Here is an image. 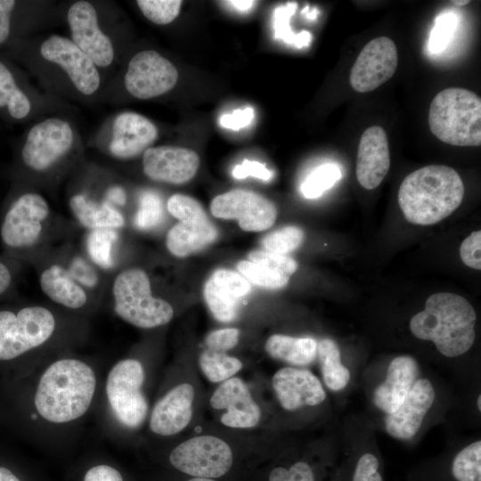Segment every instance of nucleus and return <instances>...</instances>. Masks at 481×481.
I'll return each instance as SVG.
<instances>
[{
	"label": "nucleus",
	"mask_w": 481,
	"mask_h": 481,
	"mask_svg": "<svg viewBox=\"0 0 481 481\" xmlns=\"http://www.w3.org/2000/svg\"><path fill=\"white\" fill-rule=\"evenodd\" d=\"M97 387L98 377L90 363L71 356L57 358L38 375L33 417L48 427L69 426L89 412Z\"/></svg>",
	"instance_id": "1"
},
{
	"label": "nucleus",
	"mask_w": 481,
	"mask_h": 481,
	"mask_svg": "<svg viewBox=\"0 0 481 481\" xmlns=\"http://www.w3.org/2000/svg\"><path fill=\"white\" fill-rule=\"evenodd\" d=\"M463 196V182L452 167L430 165L405 176L399 187L398 203L408 222L430 225L455 211Z\"/></svg>",
	"instance_id": "2"
},
{
	"label": "nucleus",
	"mask_w": 481,
	"mask_h": 481,
	"mask_svg": "<svg viewBox=\"0 0 481 481\" xmlns=\"http://www.w3.org/2000/svg\"><path fill=\"white\" fill-rule=\"evenodd\" d=\"M476 321V311L467 299L439 292L431 295L424 310L412 318L410 329L416 338L431 340L442 355L456 357L472 346Z\"/></svg>",
	"instance_id": "3"
},
{
	"label": "nucleus",
	"mask_w": 481,
	"mask_h": 481,
	"mask_svg": "<svg viewBox=\"0 0 481 481\" xmlns=\"http://www.w3.org/2000/svg\"><path fill=\"white\" fill-rule=\"evenodd\" d=\"M431 133L454 146L481 144V99L470 90L450 87L433 98L428 116Z\"/></svg>",
	"instance_id": "4"
},
{
	"label": "nucleus",
	"mask_w": 481,
	"mask_h": 481,
	"mask_svg": "<svg viewBox=\"0 0 481 481\" xmlns=\"http://www.w3.org/2000/svg\"><path fill=\"white\" fill-rule=\"evenodd\" d=\"M111 292L115 314L135 327L163 326L174 316L172 306L152 295L150 278L143 269L128 268L118 273Z\"/></svg>",
	"instance_id": "5"
},
{
	"label": "nucleus",
	"mask_w": 481,
	"mask_h": 481,
	"mask_svg": "<svg viewBox=\"0 0 481 481\" xmlns=\"http://www.w3.org/2000/svg\"><path fill=\"white\" fill-rule=\"evenodd\" d=\"M145 371L135 358H124L109 370L104 381V397L111 420L126 429H135L145 421L148 401L143 392Z\"/></svg>",
	"instance_id": "6"
},
{
	"label": "nucleus",
	"mask_w": 481,
	"mask_h": 481,
	"mask_svg": "<svg viewBox=\"0 0 481 481\" xmlns=\"http://www.w3.org/2000/svg\"><path fill=\"white\" fill-rule=\"evenodd\" d=\"M56 328V317L45 306H25L17 313L0 311V361H11L44 346Z\"/></svg>",
	"instance_id": "7"
},
{
	"label": "nucleus",
	"mask_w": 481,
	"mask_h": 481,
	"mask_svg": "<svg viewBox=\"0 0 481 481\" xmlns=\"http://www.w3.org/2000/svg\"><path fill=\"white\" fill-rule=\"evenodd\" d=\"M174 468L194 477L216 478L226 474L232 465V452L222 439L198 436L188 439L169 454Z\"/></svg>",
	"instance_id": "8"
},
{
	"label": "nucleus",
	"mask_w": 481,
	"mask_h": 481,
	"mask_svg": "<svg viewBox=\"0 0 481 481\" xmlns=\"http://www.w3.org/2000/svg\"><path fill=\"white\" fill-rule=\"evenodd\" d=\"M210 211L217 218L237 220L246 232L267 230L277 217V208L270 200L241 189L216 196L210 203Z\"/></svg>",
	"instance_id": "9"
},
{
	"label": "nucleus",
	"mask_w": 481,
	"mask_h": 481,
	"mask_svg": "<svg viewBox=\"0 0 481 481\" xmlns=\"http://www.w3.org/2000/svg\"><path fill=\"white\" fill-rule=\"evenodd\" d=\"M43 196L29 192L19 197L7 211L1 225V238L11 248L24 249L37 244L49 216Z\"/></svg>",
	"instance_id": "10"
},
{
	"label": "nucleus",
	"mask_w": 481,
	"mask_h": 481,
	"mask_svg": "<svg viewBox=\"0 0 481 481\" xmlns=\"http://www.w3.org/2000/svg\"><path fill=\"white\" fill-rule=\"evenodd\" d=\"M177 78L178 72L170 61L155 51H142L128 63L125 86L132 96L145 100L170 91Z\"/></svg>",
	"instance_id": "11"
},
{
	"label": "nucleus",
	"mask_w": 481,
	"mask_h": 481,
	"mask_svg": "<svg viewBox=\"0 0 481 481\" xmlns=\"http://www.w3.org/2000/svg\"><path fill=\"white\" fill-rule=\"evenodd\" d=\"M73 131L62 119L51 118L35 125L22 148V159L33 170L45 171L71 148Z\"/></svg>",
	"instance_id": "12"
},
{
	"label": "nucleus",
	"mask_w": 481,
	"mask_h": 481,
	"mask_svg": "<svg viewBox=\"0 0 481 481\" xmlns=\"http://www.w3.org/2000/svg\"><path fill=\"white\" fill-rule=\"evenodd\" d=\"M398 65V52L387 37L368 42L356 58L349 75V82L358 93H368L390 79Z\"/></svg>",
	"instance_id": "13"
},
{
	"label": "nucleus",
	"mask_w": 481,
	"mask_h": 481,
	"mask_svg": "<svg viewBox=\"0 0 481 481\" xmlns=\"http://www.w3.org/2000/svg\"><path fill=\"white\" fill-rule=\"evenodd\" d=\"M40 53L46 61L61 66L82 94L90 95L99 88L101 78L96 65L72 40L53 35L43 42Z\"/></svg>",
	"instance_id": "14"
},
{
	"label": "nucleus",
	"mask_w": 481,
	"mask_h": 481,
	"mask_svg": "<svg viewBox=\"0 0 481 481\" xmlns=\"http://www.w3.org/2000/svg\"><path fill=\"white\" fill-rule=\"evenodd\" d=\"M72 41L99 67L109 66L114 58L112 43L100 29L96 10L87 1H77L68 10Z\"/></svg>",
	"instance_id": "15"
},
{
	"label": "nucleus",
	"mask_w": 481,
	"mask_h": 481,
	"mask_svg": "<svg viewBox=\"0 0 481 481\" xmlns=\"http://www.w3.org/2000/svg\"><path fill=\"white\" fill-rule=\"evenodd\" d=\"M199 166V155L187 148L150 147L143 152V172L153 181L182 184L194 177Z\"/></svg>",
	"instance_id": "16"
},
{
	"label": "nucleus",
	"mask_w": 481,
	"mask_h": 481,
	"mask_svg": "<svg viewBox=\"0 0 481 481\" xmlns=\"http://www.w3.org/2000/svg\"><path fill=\"white\" fill-rule=\"evenodd\" d=\"M250 291V283L241 274L220 268L206 281L203 296L213 316L221 322H230L236 318L240 304Z\"/></svg>",
	"instance_id": "17"
},
{
	"label": "nucleus",
	"mask_w": 481,
	"mask_h": 481,
	"mask_svg": "<svg viewBox=\"0 0 481 481\" xmlns=\"http://www.w3.org/2000/svg\"><path fill=\"white\" fill-rule=\"evenodd\" d=\"M210 405L216 410H226L220 420L230 428H253L261 418V410L247 385L236 377L224 380L216 388L210 398Z\"/></svg>",
	"instance_id": "18"
},
{
	"label": "nucleus",
	"mask_w": 481,
	"mask_h": 481,
	"mask_svg": "<svg viewBox=\"0 0 481 481\" xmlns=\"http://www.w3.org/2000/svg\"><path fill=\"white\" fill-rule=\"evenodd\" d=\"M355 174L358 183L366 190L378 187L390 167L387 136L379 126L363 131L358 144Z\"/></svg>",
	"instance_id": "19"
},
{
	"label": "nucleus",
	"mask_w": 481,
	"mask_h": 481,
	"mask_svg": "<svg viewBox=\"0 0 481 481\" xmlns=\"http://www.w3.org/2000/svg\"><path fill=\"white\" fill-rule=\"evenodd\" d=\"M272 384L281 405L288 411L315 406L326 398L320 380L308 370L282 368L275 372Z\"/></svg>",
	"instance_id": "20"
},
{
	"label": "nucleus",
	"mask_w": 481,
	"mask_h": 481,
	"mask_svg": "<svg viewBox=\"0 0 481 481\" xmlns=\"http://www.w3.org/2000/svg\"><path fill=\"white\" fill-rule=\"evenodd\" d=\"M435 389L427 379H417L402 404L385 418V428L393 437L410 439L420 429L435 401Z\"/></svg>",
	"instance_id": "21"
},
{
	"label": "nucleus",
	"mask_w": 481,
	"mask_h": 481,
	"mask_svg": "<svg viewBox=\"0 0 481 481\" xmlns=\"http://www.w3.org/2000/svg\"><path fill=\"white\" fill-rule=\"evenodd\" d=\"M193 399L194 388L189 383L168 390L152 408L149 420L151 432L162 436L181 432L192 420Z\"/></svg>",
	"instance_id": "22"
},
{
	"label": "nucleus",
	"mask_w": 481,
	"mask_h": 481,
	"mask_svg": "<svg viewBox=\"0 0 481 481\" xmlns=\"http://www.w3.org/2000/svg\"><path fill=\"white\" fill-rule=\"evenodd\" d=\"M158 136L156 126L144 116L125 111L113 122L110 153L118 159H131L144 152Z\"/></svg>",
	"instance_id": "23"
},
{
	"label": "nucleus",
	"mask_w": 481,
	"mask_h": 481,
	"mask_svg": "<svg viewBox=\"0 0 481 481\" xmlns=\"http://www.w3.org/2000/svg\"><path fill=\"white\" fill-rule=\"evenodd\" d=\"M419 368L411 356H398L391 361L385 381L374 391L373 403L387 414L394 412L410 392Z\"/></svg>",
	"instance_id": "24"
},
{
	"label": "nucleus",
	"mask_w": 481,
	"mask_h": 481,
	"mask_svg": "<svg viewBox=\"0 0 481 481\" xmlns=\"http://www.w3.org/2000/svg\"><path fill=\"white\" fill-rule=\"evenodd\" d=\"M218 231L208 216L179 221L167 233V250L176 257H186L213 243Z\"/></svg>",
	"instance_id": "25"
},
{
	"label": "nucleus",
	"mask_w": 481,
	"mask_h": 481,
	"mask_svg": "<svg viewBox=\"0 0 481 481\" xmlns=\"http://www.w3.org/2000/svg\"><path fill=\"white\" fill-rule=\"evenodd\" d=\"M39 284L49 299L67 309L80 310L87 304L86 291L61 265L53 264L45 268L40 275Z\"/></svg>",
	"instance_id": "26"
},
{
	"label": "nucleus",
	"mask_w": 481,
	"mask_h": 481,
	"mask_svg": "<svg viewBox=\"0 0 481 481\" xmlns=\"http://www.w3.org/2000/svg\"><path fill=\"white\" fill-rule=\"evenodd\" d=\"M69 205L77 221L90 231L116 230L125 224L123 215L107 202L98 203L83 194H76L70 198Z\"/></svg>",
	"instance_id": "27"
},
{
	"label": "nucleus",
	"mask_w": 481,
	"mask_h": 481,
	"mask_svg": "<svg viewBox=\"0 0 481 481\" xmlns=\"http://www.w3.org/2000/svg\"><path fill=\"white\" fill-rule=\"evenodd\" d=\"M265 348L274 359L297 366H306L313 363L316 357L317 341L312 338L274 334L269 337Z\"/></svg>",
	"instance_id": "28"
},
{
	"label": "nucleus",
	"mask_w": 481,
	"mask_h": 481,
	"mask_svg": "<svg viewBox=\"0 0 481 481\" xmlns=\"http://www.w3.org/2000/svg\"><path fill=\"white\" fill-rule=\"evenodd\" d=\"M322 378L326 386L333 391L343 389L350 379V371L341 363L337 344L323 338L317 342V355Z\"/></svg>",
	"instance_id": "29"
},
{
	"label": "nucleus",
	"mask_w": 481,
	"mask_h": 481,
	"mask_svg": "<svg viewBox=\"0 0 481 481\" xmlns=\"http://www.w3.org/2000/svg\"><path fill=\"white\" fill-rule=\"evenodd\" d=\"M118 239L116 230L98 229L89 232L86 245L90 260L102 269L114 265V245Z\"/></svg>",
	"instance_id": "30"
},
{
	"label": "nucleus",
	"mask_w": 481,
	"mask_h": 481,
	"mask_svg": "<svg viewBox=\"0 0 481 481\" xmlns=\"http://www.w3.org/2000/svg\"><path fill=\"white\" fill-rule=\"evenodd\" d=\"M199 363L204 375L215 383L224 382L242 368V363L238 358L210 349L201 353Z\"/></svg>",
	"instance_id": "31"
},
{
	"label": "nucleus",
	"mask_w": 481,
	"mask_h": 481,
	"mask_svg": "<svg viewBox=\"0 0 481 481\" xmlns=\"http://www.w3.org/2000/svg\"><path fill=\"white\" fill-rule=\"evenodd\" d=\"M6 106L10 115L23 118L30 111V102L17 86L9 69L0 61V108Z\"/></svg>",
	"instance_id": "32"
},
{
	"label": "nucleus",
	"mask_w": 481,
	"mask_h": 481,
	"mask_svg": "<svg viewBox=\"0 0 481 481\" xmlns=\"http://www.w3.org/2000/svg\"><path fill=\"white\" fill-rule=\"evenodd\" d=\"M297 9L296 3H288L278 6L273 16V27L274 37L283 42L293 45L298 48L306 46L312 39V35L307 31L295 34L290 28L289 20Z\"/></svg>",
	"instance_id": "33"
},
{
	"label": "nucleus",
	"mask_w": 481,
	"mask_h": 481,
	"mask_svg": "<svg viewBox=\"0 0 481 481\" xmlns=\"http://www.w3.org/2000/svg\"><path fill=\"white\" fill-rule=\"evenodd\" d=\"M452 472L457 481H481V442L476 441L455 456Z\"/></svg>",
	"instance_id": "34"
},
{
	"label": "nucleus",
	"mask_w": 481,
	"mask_h": 481,
	"mask_svg": "<svg viewBox=\"0 0 481 481\" xmlns=\"http://www.w3.org/2000/svg\"><path fill=\"white\" fill-rule=\"evenodd\" d=\"M239 273L249 282L267 289H278L287 286L289 276L249 260H241L237 264Z\"/></svg>",
	"instance_id": "35"
},
{
	"label": "nucleus",
	"mask_w": 481,
	"mask_h": 481,
	"mask_svg": "<svg viewBox=\"0 0 481 481\" xmlns=\"http://www.w3.org/2000/svg\"><path fill=\"white\" fill-rule=\"evenodd\" d=\"M342 173L334 163H325L316 167L302 183L300 190L306 199H316L326 190L332 187L340 178Z\"/></svg>",
	"instance_id": "36"
},
{
	"label": "nucleus",
	"mask_w": 481,
	"mask_h": 481,
	"mask_svg": "<svg viewBox=\"0 0 481 481\" xmlns=\"http://www.w3.org/2000/svg\"><path fill=\"white\" fill-rule=\"evenodd\" d=\"M301 228L288 225L266 234L262 240L263 250L287 255L297 249L304 240Z\"/></svg>",
	"instance_id": "37"
},
{
	"label": "nucleus",
	"mask_w": 481,
	"mask_h": 481,
	"mask_svg": "<svg viewBox=\"0 0 481 481\" xmlns=\"http://www.w3.org/2000/svg\"><path fill=\"white\" fill-rule=\"evenodd\" d=\"M163 216L160 197L153 192H144L139 199V208L134 223L140 230H149L156 226Z\"/></svg>",
	"instance_id": "38"
},
{
	"label": "nucleus",
	"mask_w": 481,
	"mask_h": 481,
	"mask_svg": "<svg viewBox=\"0 0 481 481\" xmlns=\"http://www.w3.org/2000/svg\"><path fill=\"white\" fill-rule=\"evenodd\" d=\"M136 3L148 20L159 25L172 22L182 5L179 0H139Z\"/></svg>",
	"instance_id": "39"
},
{
	"label": "nucleus",
	"mask_w": 481,
	"mask_h": 481,
	"mask_svg": "<svg viewBox=\"0 0 481 481\" xmlns=\"http://www.w3.org/2000/svg\"><path fill=\"white\" fill-rule=\"evenodd\" d=\"M167 211L178 221L206 216L201 204L192 197L184 194H174L167 202Z\"/></svg>",
	"instance_id": "40"
},
{
	"label": "nucleus",
	"mask_w": 481,
	"mask_h": 481,
	"mask_svg": "<svg viewBox=\"0 0 481 481\" xmlns=\"http://www.w3.org/2000/svg\"><path fill=\"white\" fill-rule=\"evenodd\" d=\"M248 260L291 276L298 269V263L287 255L275 254L265 250H252L248 254Z\"/></svg>",
	"instance_id": "41"
},
{
	"label": "nucleus",
	"mask_w": 481,
	"mask_h": 481,
	"mask_svg": "<svg viewBox=\"0 0 481 481\" xmlns=\"http://www.w3.org/2000/svg\"><path fill=\"white\" fill-rule=\"evenodd\" d=\"M456 18L451 13H441L436 20V25L429 39V48L433 52L443 51L449 43L455 28Z\"/></svg>",
	"instance_id": "42"
},
{
	"label": "nucleus",
	"mask_w": 481,
	"mask_h": 481,
	"mask_svg": "<svg viewBox=\"0 0 481 481\" xmlns=\"http://www.w3.org/2000/svg\"><path fill=\"white\" fill-rule=\"evenodd\" d=\"M66 268L72 278L84 289H94L99 284L96 269L80 256L72 257Z\"/></svg>",
	"instance_id": "43"
},
{
	"label": "nucleus",
	"mask_w": 481,
	"mask_h": 481,
	"mask_svg": "<svg viewBox=\"0 0 481 481\" xmlns=\"http://www.w3.org/2000/svg\"><path fill=\"white\" fill-rule=\"evenodd\" d=\"M269 481H314L312 468L306 462L298 461L289 469L278 467L269 474Z\"/></svg>",
	"instance_id": "44"
},
{
	"label": "nucleus",
	"mask_w": 481,
	"mask_h": 481,
	"mask_svg": "<svg viewBox=\"0 0 481 481\" xmlns=\"http://www.w3.org/2000/svg\"><path fill=\"white\" fill-rule=\"evenodd\" d=\"M240 330L236 328H224L211 331L205 338L208 349L225 352L233 348L239 341Z\"/></svg>",
	"instance_id": "45"
},
{
	"label": "nucleus",
	"mask_w": 481,
	"mask_h": 481,
	"mask_svg": "<svg viewBox=\"0 0 481 481\" xmlns=\"http://www.w3.org/2000/svg\"><path fill=\"white\" fill-rule=\"evenodd\" d=\"M481 232L475 231L471 232L460 247V256L462 262L469 267L481 269Z\"/></svg>",
	"instance_id": "46"
},
{
	"label": "nucleus",
	"mask_w": 481,
	"mask_h": 481,
	"mask_svg": "<svg viewBox=\"0 0 481 481\" xmlns=\"http://www.w3.org/2000/svg\"><path fill=\"white\" fill-rule=\"evenodd\" d=\"M232 175L235 179L252 176L266 182L270 181L273 176V171L268 169L265 164L249 159H244L241 164L236 165Z\"/></svg>",
	"instance_id": "47"
},
{
	"label": "nucleus",
	"mask_w": 481,
	"mask_h": 481,
	"mask_svg": "<svg viewBox=\"0 0 481 481\" xmlns=\"http://www.w3.org/2000/svg\"><path fill=\"white\" fill-rule=\"evenodd\" d=\"M353 481H383L379 472V461L371 453H365L359 459Z\"/></svg>",
	"instance_id": "48"
},
{
	"label": "nucleus",
	"mask_w": 481,
	"mask_h": 481,
	"mask_svg": "<svg viewBox=\"0 0 481 481\" xmlns=\"http://www.w3.org/2000/svg\"><path fill=\"white\" fill-rule=\"evenodd\" d=\"M254 117L255 110L251 107L237 109L232 113L222 115L219 118V124L224 128L237 131L249 126Z\"/></svg>",
	"instance_id": "49"
},
{
	"label": "nucleus",
	"mask_w": 481,
	"mask_h": 481,
	"mask_svg": "<svg viewBox=\"0 0 481 481\" xmlns=\"http://www.w3.org/2000/svg\"><path fill=\"white\" fill-rule=\"evenodd\" d=\"M83 481H124L121 473L111 465L101 463L89 468Z\"/></svg>",
	"instance_id": "50"
},
{
	"label": "nucleus",
	"mask_w": 481,
	"mask_h": 481,
	"mask_svg": "<svg viewBox=\"0 0 481 481\" xmlns=\"http://www.w3.org/2000/svg\"><path fill=\"white\" fill-rule=\"evenodd\" d=\"M15 6L13 0H0V44L4 42L10 33V16Z\"/></svg>",
	"instance_id": "51"
},
{
	"label": "nucleus",
	"mask_w": 481,
	"mask_h": 481,
	"mask_svg": "<svg viewBox=\"0 0 481 481\" xmlns=\"http://www.w3.org/2000/svg\"><path fill=\"white\" fill-rule=\"evenodd\" d=\"M106 198L107 200L105 202L110 206H112V204L122 206L126 203V200L125 191L119 186L110 188L107 192Z\"/></svg>",
	"instance_id": "52"
},
{
	"label": "nucleus",
	"mask_w": 481,
	"mask_h": 481,
	"mask_svg": "<svg viewBox=\"0 0 481 481\" xmlns=\"http://www.w3.org/2000/svg\"><path fill=\"white\" fill-rule=\"evenodd\" d=\"M12 276L5 265L0 262V294L4 292L10 286Z\"/></svg>",
	"instance_id": "53"
},
{
	"label": "nucleus",
	"mask_w": 481,
	"mask_h": 481,
	"mask_svg": "<svg viewBox=\"0 0 481 481\" xmlns=\"http://www.w3.org/2000/svg\"><path fill=\"white\" fill-rule=\"evenodd\" d=\"M224 3L227 5L232 6V8H234L235 10L239 12H249L256 4V2L249 1V0H233V1H226Z\"/></svg>",
	"instance_id": "54"
},
{
	"label": "nucleus",
	"mask_w": 481,
	"mask_h": 481,
	"mask_svg": "<svg viewBox=\"0 0 481 481\" xmlns=\"http://www.w3.org/2000/svg\"><path fill=\"white\" fill-rule=\"evenodd\" d=\"M0 481H21L11 469L0 466Z\"/></svg>",
	"instance_id": "55"
},
{
	"label": "nucleus",
	"mask_w": 481,
	"mask_h": 481,
	"mask_svg": "<svg viewBox=\"0 0 481 481\" xmlns=\"http://www.w3.org/2000/svg\"><path fill=\"white\" fill-rule=\"evenodd\" d=\"M470 1L469 0H466V1H452V4H454L456 6H463V5H466L468 4H469Z\"/></svg>",
	"instance_id": "56"
},
{
	"label": "nucleus",
	"mask_w": 481,
	"mask_h": 481,
	"mask_svg": "<svg viewBox=\"0 0 481 481\" xmlns=\"http://www.w3.org/2000/svg\"><path fill=\"white\" fill-rule=\"evenodd\" d=\"M188 481H215V480L210 479V478L193 477V478L189 479Z\"/></svg>",
	"instance_id": "57"
},
{
	"label": "nucleus",
	"mask_w": 481,
	"mask_h": 481,
	"mask_svg": "<svg viewBox=\"0 0 481 481\" xmlns=\"http://www.w3.org/2000/svg\"><path fill=\"white\" fill-rule=\"evenodd\" d=\"M477 404L478 410L480 411L481 410V396L480 395H478L477 397Z\"/></svg>",
	"instance_id": "58"
}]
</instances>
